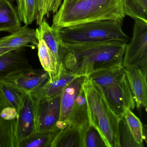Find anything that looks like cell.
<instances>
[{"label":"cell","instance_id":"1","mask_svg":"<svg viewBox=\"0 0 147 147\" xmlns=\"http://www.w3.org/2000/svg\"><path fill=\"white\" fill-rule=\"evenodd\" d=\"M126 44L117 41L64 42L61 56L62 64L67 71L76 75L89 76L100 69L122 64Z\"/></svg>","mask_w":147,"mask_h":147},{"label":"cell","instance_id":"2","mask_svg":"<svg viewBox=\"0 0 147 147\" xmlns=\"http://www.w3.org/2000/svg\"><path fill=\"white\" fill-rule=\"evenodd\" d=\"M122 0H63L52 25L60 29L104 20L123 21Z\"/></svg>","mask_w":147,"mask_h":147},{"label":"cell","instance_id":"3","mask_svg":"<svg viewBox=\"0 0 147 147\" xmlns=\"http://www.w3.org/2000/svg\"><path fill=\"white\" fill-rule=\"evenodd\" d=\"M82 88L87 103L89 123L100 132L107 147H120V118L108 103L103 90L89 76L84 77Z\"/></svg>","mask_w":147,"mask_h":147},{"label":"cell","instance_id":"4","mask_svg":"<svg viewBox=\"0 0 147 147\" xmlns=\"http://www.w3.org/2000/svg\"><path fill=\"white\" fill-rule=\"evenodd\" d=\"M103 90L108 103L120 118L125 107L132 111L136 106L123 64L110 66L89 76Z\"/></svg>","mask_w":147,"mask_h":147},{"label":"cell","instance_id":"5","mask_svg":"<svg viewBox=\"0 0 147 147\" xmlns=\"http://www.w3.org/2000/svg\"><path fill=\"white\" fill-rule=\"evenodd\" d=\"M123 21L104 20L60 29L61 37L67 43L117 42L128 43L130 38L122 29Z\"/></svg>","mask_w":147,"mask_h":147},{"label":"cell","instance_id":"6","mask_svg":"<svg viewBox=\"0 0 147 147\" xmlns=\"http://www.w3.org/2000/svg\"><path fill=\"white\" fill-rule=\"evenodd\" d=\"M122 64L125 69L147 71V22L135 20L132 37L126 44Z\"/></svg>","mask_w":147,"mask_h":147},{"label":"cell","instance_id":"7","mask_svg":"<svg viewBox=\"0 0 147 147\" xmlns=\"http://www.w3.org/2000/svg\"><path fill=\"white\" fill-rule=\"evenodd\" d=\"M19 112L0 90V147H18L17 125Z\"/></svg>","mask_w":147,"mask_h":147},{"label":"cell","instance_id":"8","mask_svg":"<svg viewBox=\"0 0 147 147\" xmlns=\"http://www.w3.org/2000/svg\"><path fill=\"white\" fill-rule=\"evenodd\" d=\"M61 95L40 101L34 100L36 131L50 130L56 127L60 118Z\"/></svg>","mask_w":147,"mask_h":147},{"label":"cell","instance_id":"9","mask_svg":"<svg viewBox=\"0 0 147 147\" xmlns=\"http://www.w3.org/2000/svg\"><path fill=\"white\" fill-rule=\"evenodd\" d=\"M48 73L43 69H26L16 72L1 79L25 93H30L49 80Z\"/></svg>","mask_w":147,"mask_h":147},{"label":"cell","instance_id":"10","mask_svg":"<svg viewBox=\"0 0 147 147\" xmlns=\"http://www.w3.org/2000/svg\"><path fill=\"white\" fill-rule=\"evenodd\" d=\"M79 76L67 71L63 67L56 77L51 80L49 79L41 86L30 93V94L36 101L51 98L61 94L70 82Z\"/></svg>","mask_w":147,"mask_h":147},{"label":"cell","instance_id":"11","mask_svg":"<svg viewBox=\"0 0 147 147\" xmlns=\"http://www.w3.org/2000/svg\"><path fill=\"white\" fill-rule=\"evenodd\" d=\"M36 29L38 40L41 39L46 43L60 69L63 67L61 61L63 42L60 30L53 25H49L45 19Z\"/></svg>","mask_w":147,"mask_h":147},{"label":"cell","instance_id":"12","mask_svg":"<svg viewBox=\"0 0 147 147\" xmlns=\"http://www.w3.org/2000/svg\"><path fill=\"white\" fill-rule=\"evenodd\" d=\"M35 101L30 93L26 96L23 108L19 111L17 137L18 143L36 131Z\"/></svg>","mask_w":147,"mask_h":147},{"label":"cell","instance_id":"13","mask_svg":"<svg viewBox=\"0 0 147 147\" xmlns=\"http://www.w3.org/2000/svg\"><path fill=\"white\" fill-rule=\"evenodd\" d=\"M130 88L138 109L147 106V71L140 68L125 69Z\"/></svg>","mask_w":147,"mask_h":147},{"label":"cell","instance_id":"14","mask_svg":"<svg viewBox=\"0 0 147 147\" xmlns=\"http://www.w3.org/2000/svg\"><path fill=\"white\" fill-rule=\"evenodd\" d=\"M38 43L36 30L25 25L11 35L0 38V49L14 50L25 47L37 48Z\"/></svg>","mask_w":147,"mask_h":147},{"label":"cell","instance_id":"15","mask_svg":"<svg viewBox=\"0 0 147 147\" xmlns=\"http://www.w3.org/2000/svg\"><path fill=\"white\" fill-rule=\"evenodd\" d=\"M32 68L24 54L23 48L11 51L0 56V79Z\"/></svg>","mask_w":147,"mask_h":147},{"label":"cell","instance_id":"16","mask_svg":"<svg viewBox=\"0 0 147 147\" xmlns=\"http://www.w3.org/2000/svg\"><path fill=\"white\" fill-rule=\"evenodd\" d=\"M21 23L11 0H0V32L13 33L22 27Z\"/></svg>","mask_w":147,"mask_h":147},{"label":"cell","instance_id":"17","mask_svg":"<svg viewBox=\"0 0 147 147\" xmlns=\"http://www.w3.org/2000/svg\"><path fill=\"white\" fill-rule=\"evenodd\" d=\"M66 120L80 129L86 128L89 124L88 107L82 86Z\"/></svg>","mask_w":147,"mask_h":147},{"label":"cell","instance_id":"18","mask_svg":"<svg viewBox=\"0 0 147 147\" xmlns=\"http://www.w3.org/2000/svg\"><path fill=\"white\" fill-rule=\"evenodd\" d=\"M85 76H80L73 80L63 90L61 95L59 122L66 121L79 93Z\"/></svg>","mask_w":147,"mask_h":147},{"label":"cell","instance_id":"19","mask_svg":"<svg viewBox=\"0 0 147 147\" xmlns=\"http://www.w3.org/2000/svg\"><path fill=\"white\" fill-rule=\"evenodd\" d=\"M51 147H81L80 128L67 121L57 133Z\"/></svg>","mask_w":147,"mask_h":147},{"label":"cell","instance_id":"20","mask_svg":"<svg viewBox=\"0 0 147 147\" xmlns=\"http://www.w3.org/2000/svg\"><path fill=\"white\" fill-rule=\"evenodd\" d=\"M65 124L58 122L53 129L36 131L20 142L18 147H51L58 131Z\"/></svg>","mask_w":147,"mask_h":147},{"label":"cell","instance_id":"21","mask_svg":"<svg viewBox=\"0 0 147 147\" xmlns=\"http://www.w3.org/2000/svg\"><path fill=\"white\" fill-rule=\"evenodd\" d=\"M38 41V56L41 65L49 74V80H52L60 74L63 67L60 69L44 41L41 39Z\"/></svg>","mask_w":147,"mask_h":147},{"label":"cell","instance_id":"22","mask_svg":"<svg viewBox=\"0 0 147 147\" xmlns=\"http://www.w3.org/2000/svg\"><path fill=\"white\" fill-rule=\"evenodd\" d=\"M125 16L147 22V0H122Z\"/></svg>","mask_w":147,"mask_h":147},{"label":"cell","instance_id":"23","mask_svg":"<svg viewBox=\"0 0 147 147\" xmlns=\"http://www.w3.org/2000/svg\"><path fill=\"white\" fill-rule=\"evenodd\" d=\"M123 117L125 119L134 141L139 147H143L144 132L142 124L140 119L132 111L126 107H125Z\"/></svg>","mask_w":147,"mask_h":147},{"label":"cell","instance_id":"24","mask_svg":"<svg viewBox=\"0 0 147 147\" xmlns=\"http://www.w3.org/2000/svg\"><path fill=\"white\" fill-rule=\"evenodd\" d=\"M0 90L13 106L19 112L24 106L26 94L1 79H0Z\"/></svg>","mask_w":147,"mask_h":147},{"label":"cell","instance_id":"25","mask_svg":"<svg viewBox=\"0 0 147 147\" xmlns=\"http://www.w3.org/2000/svg\"><path fill=\"white\" fill-rule=\"evenodd\" d=\"M80 130L81 147H106L100 132L94 125L89 123L86 128Z\"/></svg>","mask_w":147,"mask_h":147},{"label":"cell","instance_id":"26","mask_svg":"<svg viewBox=\"0 0 147 147\" xmlns=\"http://www.w3.org/2000/svg\"><path fill=\"white\" fill-rule=\"evenodd\" d=\"M119 133L120 147L123 146L139 147V145L134 141L127 126L125 119L123 117L120 119Z\"/></svg>","mask_w":147,"mask_h":147},{"label":"cell","instance_id":"27","mask_svg":"<svg viewBox=\"0 0 147 147\" xmlns=\"http://www.w3.org/2000/svg\"><path fill=\"white\" fill-rule=\"evenodd\" d=\"M26 24L28 26L36 20L38 11V0H24Z\"/></svg>","mask_w":147,"mask_h":147},{"label":"cell","instance_id":"28","mask_svg":"<svg viewBox=\"0 0 147 147\" xmlns=\"http://www.w3.org/2000/svg\"><path fill=\"white\" fill-rule=\"evenodd\" d=\"M62 3V0H47L45 9L44 18L49 16L51 13H55Z\"/></svg>","mask_w":147,"mask_h":147},{"label":"cell","instance_id":"29","mask_svg":"<svg viewBox=\"0 0 147 147\" xmlns=\"http://www.w3.org/2000/svg\"><path fill=\"white\" fill-rule=\"evenodd\" d=\"M17 3V11L19 18L21 22L25 24H26V18L25 8L24 0H16Z\"/></svg>","mask_w":147,"mask_h":147},{"label":"cell","instance_id":"30","mask_svg":"<svg viewBox=\"0 0 147 147\" xmlns=\"http://www.w3.org/2000/svg\"><path fill=\"white\" fill-rule=\"evenodd\" d=\"M47 0H38V11L37 16L36 24L39 25L42 21L45 19V9Z\"/></svg>","mask_w":147,"mask_h":147},{"label":"cell","instance_id":"31","mask_svg":"<svg viewBox=\"0 0 147 147\" xmlns=\"http://www.w3.org/2000/svg\"><path fill=\"white\" fill-rule=\"evenodd\" d=\"M12 50L9 49H6V48H2L0 49V56L2 55L9 51H11Z\"/></svg>","mask_w":147,"mask_h":147}]
</instances>
